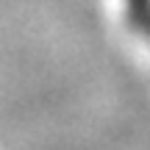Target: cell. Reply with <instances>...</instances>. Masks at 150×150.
<instances>
[{
  "label": "cell",
  "mask_w": 150,
  "mask_h": 150,
  "mask_svg": "<svg viewBox=\"0 0 150 150\" xmlns=\"http://www.w3.org/2000/svg\"><path fill=\"white\" fill-rule=\"evenodd\" d=\"M128 14L134 17V22L147 25V17H150V0H128Z\"/></svg>",
  "instance_id": "cell-1"
}]
</instances>
